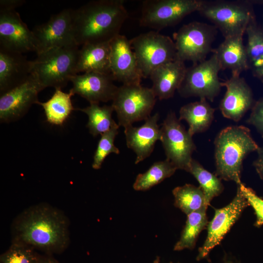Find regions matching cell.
I'll use <instances>...</instances> for the list:
<instances>
[{
  "mask_svg": "<svg viewBox=\"0 0 263 263\" xmlns=\"http://www.w3.org/2000/svg\"><path fill=\"white\" fill-rule=\"evenodd\" d=\"M110 70L114 80L140 84L143 78L130 40L119 34L110 41Z\"/></svg>",
  "mask_w": 263,
  "mask_h": 263,
  "instance_id": "obj_16",
  "label": "cell"
},
{
  "mask_svg": "<svg viewBox=\"0 0 263 263\" xmlns=\"http://www.w3.org/2000/svg\"><path fill=\"white\" fill-rule=\"evenodd\" d=\"M0 49L21 54L36 53L32 30L15 10L0 11Z\"/></svg>",
  "mask_w": 263,
  "mask_h": 263,
  "instance_id": "obj_15",
  "label": "cell"
},
{
  "mask_svg": "<svg viewBox=\"0 0 263 263\" xmlns=\"http://www.w3.org/2000/svg\"><path fill=\"white\" fill-rule=\"evenodd\" d=\"M206 211H195L188 215L186 225L180 240L174 246V250L194 248L199 234L208 225Z\"/></svg>",
  "mask_w": 263,
  "mask_h": 263,
  "instance_id": "obj_30",
  "label": "cell"
},
{
  "mask_svg": "<svg viewBox=\"0 0 263 263\" xmlns=\"http://www.w3.org/2000/svg\"><path fill=\"white\" fill-rule=\"evenodd\" d=\"M74 94L69 91L68 93L63 92L61 89H55L52 96L47 101L37 104L44 110L47 121L55 125H62L68 119L73 110L71 97Z\"/></svg>",
  "mask_w": 263,
  "mask_h": 263,
  "instance_id": "obj_26",
  "label": "cell"
},
{
  "mask_svg": "<svg viewBox=\"0 0 263 263\" xmlns=\"http://www.w3.org/2000/svg\"><path fill=\"white\" fill-rule=\"evenodd\" d=\"M44 88L31 74L23 83L0 94V120L8 123L22 117L38 101V93Z\"/></svg>",
  "mask_w": 263,
  "mask_h": 263,
  "instance_id": "obj_13",
  "label": "cell"
},
{
  "mask_svg": "<svg viewBox=\"0 0 263 263\" xmlns=\"http://www.w3.org/2000/svg\"><path fill=\"white\" fill-rule=\"evenodd\" d=\"M112 74L88 72L76 74L70 79L73 86L70 90L74 95H79L90 104H99L113 100L118 89L113 83Z\"/></svg>",
  "mask_w": 263,
  "mask_h": 263,
  "instance_id": "obj_18",
  "label": "cell"
},
{
  "mask_svg": "<svg viewBox=\"0 0 263 263\" xmlns=\"http://www.w3.org/2000/svg\"><path fill=\"white\" fill-rule=\"evenodd\" d=\"M253 3L261 4L263 6V0H252ZM262 27L263 29V22Z\"/></svg>",
  "mask_w": 263,
  "mask_h": 263,
  "instance_id": "obj_39",
  "label": "cell"
},
{
  "mask_svg": "<svg viewBox=\"0 0 263 263\" xmlns=\"http://www.w3.org/2000/svg\"><path fill=\"white\" fill-rule=\"evenodd\" d=\"M72 10L64 9L34 28L37 54L55 48L78 46L73 33Z\"/></svg>",
  "mask_w": 263,
  "mask_h": 263,
  "instance_id": "obj_12",
  "label": "cell"
},
{
  "mask_svg": "<svg viewBox=\"0 0 263 263\" xmlns=\"http://www.w3.org/2000/svg\"><path fill=\"white\" fill-rule=\"evenodd\" d=\"M222 86L226 90L220 103L221 112L225 118L238 122L256 102L252 89L244 78L237 74H231L222 82Z\"/></svg>",
  "mask_w": 263,
  "mask_h": 263,
  "instance_id": "obj_17",
  "label": "cell"
},
{
  "mask_svg": "<svg viewBox=\"0 0 263 263\" xmlns=\"http://www.w3.org/2000/svg\"><path fill=\"white\" fill-rule=\"evenodd\" d=\"M69 222L60 210L40 204L25 209L12 225V242L48 255L63 251L70 243Z\"/></svg>",
  "mask_w": 263,
  "mask_h": 263,
  "instance_id": "obj_1",
  "label": "cell"
},
{
  "mask_svg": "<svg viewBox=\"0 0 263 263\" xmlns=\"http://www.w3.org/2000/svg\"><path fill=\"white\" fill-rule=\"evenodd\" d=\"M200 0H146L143 1L140 25L157 31L175 25L197 11Z\"/></svg>",
  "mask_w": 263,
  "mask_h": 263,
  "instance_id": "obj_11",
  "label": "cell"
},
{
  "mask_svg": "<svg viewBox=\"0 0 263 263\" xmlns=\"http://www.w3.org/2000/svg\"><path fill=\"white\" fill-rule=\"evenodd\" d=\"M159 116V113H156L147 119L141 126L130 125L124 128L127 146L136 155L135 164L148 157L156 141L160 140L161 130L157 124Z\"/></svg>",
  "mask_w": 263,
  "mask_h": 263,
  "instance_id": "obj_19",
  "label": "cell"
},
{
  "mask_svg": "<svg viewBox=\"0 0 263 263\" xmlns=\"http://www.w3.org/2000/svg\"><path fill=\"white\" fill-rule=\"evenodd\" d=\"M161 138L167 159L170 161L177 169L188 172L192 154L196 146L191 136L175 113L170 111L161 125Z\"/></svg>",
  "mask_w": 263,
  "mask_h": 263,
  "instance_id": "obj_10",
  "label": "cell"
},
{
  "mask_svg": "<svg viewBox=\"0 0 263 263\" xmlns=\"http://www.w3.org/2000/svg\"><path fill=\"white\" fill-rule=\"evenodd\" d=\"M40 255L35 249L24 244L12 242L0 257V263H36Z\"/></svg>",
  "mask_w": 263,
  "mask_h": 263,
  "instance_id": "obj_33",
  "label": "cell"
},
{
  "mask_svg": "<svg viewBox=\"0 0 263 263\" xmlns=\"http://www.w3.org/2000/svg\"><path fill=\"white\" fill-rule=\"evenodd\" d=\"M76 110L86 113L88 117L87 125L89 132L94 137L109 131L115 122L112 118L114 109L112 105L100 106L99 104L90 105Z\"/></svg>",
  "mask_w": 263,
  "mask_h": 263,
  "instance_id": "obj_28",
  "label": "cell"
},
{
  "mask_svg": "<svg viewBox=\"0 0 263 263\" xmlns=\"http://www.w3.org/2000/svg\"><path fill=\"white\" fill-rule=\"evenodd\" d=\"M110 41L87 44L78 51L76 73L96 72L111 74Z\"/></svg>",
  "mask_w": 263,
  "mask_h": 263,
  "instance_id": "obj_23",
  "label": "cell"
},
{
  "mask_svg": "<svg viewBox=\"0 0 263 263\" xmlns=\"http://www.w3.org/2000/svg\"><path fill=\"white\" fill-rule=\"evenodd\" d=\"M248 206L247 200L238 187L236 195L231 203L222 208L215 209L214 216L207 225V235L204 244L199 249L197 260L207 257L212 248L220 243L244 209Z\"/></svg>",
  "mask_w": 263,
  "mask_h": 263,
  "instance_id": "obj_14",
  "label": "cell"
},
{
  "mask_svg": "<svg viewBox=\"0 0 263 263\" xmlns=\"http://www.w3.org/2000/svg\"><path fill=\"white\" fill-rule=\"evenodd\" d=\"M220 70L216 56L213 54L208 59L187 68L177 92L183 97H198L212 102L222 87L219 77Z\"/></svg>",
  "mask_w": 263,
  "mask_h": 263,
  "instance_id": "obj_9",
  "label": "cell"
},
{
  "mask_svg": "<svg viewBox=\"0 0 263 263\" xmlns=\"http://www.w3.org/2000/svg\"><path fill=\"white\" fill-rule=\"evenodd\" d=\"M128 17L123 0L91 1L72 10V30L76 44L111 41Z\"/></svg>",
  "mask_w": 263,
  "mask_h": 263,
  "instance_id": "obj_2",
  "label": "cell"
},
{
  "mask_svg": "<svg viewBox=\"0 0 263 263\" xmlns=\"http://www.w3.org/2000/svg\"><path fill=\"white\" fill-rule=\"evenodd\" d=\"M245 34L248 70L254 77L263 83V29L254 19L248 25Z\"/></svg>",
  "mask_w": 263,
  "mask_h": 263,
  "instance_id": "obj_25",
  "label": "cell"
},
{
  "mask_svg": "<svg viewBox=\"0 0 263 263\" xmlns=\"http://www.w3.org/2000/svg\"><path fill=\"white\" fill-rule=\"evenodd\" d=\"M188 172L196 179L203 190L207 202L209 204L215 197L220 194L224 189L221 179L206 169L198 161L192 159Z\"/></svg>",
  "mask_w": 263,
  "mask_h": 263,
  "instance_id": "obj_31",
  "label": "cell"
},
{
  "mask_svg": "<svg viewBox=\"0 0 263 263\" xmlns=\"http://www.w3.org/2000/svg\"><path fill=\"white\" fill-rule=\"evenodd\" d=\"M177 168L169 160L156 162L145 173L139 174L133 185L136 190L144 191L172 175Z\"/></svg>",
  "mask_w": 263,
  "mask_h": 263,
  "instance_id": "obj_29",
  "label": "cell"
},
{
  "mask_svg": "<svg viewBox=\"0 0 263 263\" xmlns=\"http://www.w3.org/2000/svg\"><path fill=\"white\" fill-rule=\"evenodd\" d=\"M215 109L207 99L191 102L183 106L179 111V120H185L188 125V132L191 135L206 131L214 118Z\"/></svg>",
  "mask_w": 263,
  "mask_h": 263,
  "instance_id": "obj_24",
  "label": "cell"
},
{
  "mask_svg": "<svg viewBox=\"0 0 263 263\" xmlns=\"http://www.w3.org/2000/svg\"><path fill=\"white\" fill-rule=\"evenodd\" d=\"M212 53L218 60L221 70H230L231 74L241 75L248 70L245 45L243 36L238 35L225 38Z\"/></svg>",
  "mask_w": 263,
  "mask_h": 263,
  "instance_id": "obj_22",
  "label": "cell"
},
{
  "mask_svg": "<svg viewBox=\"0 0 263 263\" xmlns=\"http://www.w3.org/2000/svg\"><path fill=\"white\" fill-rule=\"evenodd\" d=\"M217 29L213 25L194 21L184 24L173 34L177 58L196 64L206 59L212 52Z\"/></svg>",
  "mask_w": 263,
  "mask_h": 263,
  "instance_id": "obj_8",
  "label": "cell"
},
{
  "mask_svg": "<svg viewBox=\"0 0 263 263\" xmlns=\"http://www.w3.org/2000/svg\"><path fill=\"white\" fill-rule=\"evenodd\" d=\"M119 126L115 122L107 132L101 135L94 155L92 168L94 169L101 168L106 157L110 153L119 154V149L114 145V141L118 133Z\"/></svg>",
  "mask_w": 263,
  "mask_h": 263,
  "instance_id": "obj_32",
  "label": "cell"
},
{
  "mask_svg": "<svg viewBox=\"0 0 263 263\" xmlns=\"http://www.w3.org/2000/svg\"><path fill=\"white\" fill-rule=\"evenodd\" d=\"M247 123L253 126L263 138V97L256 101Z\"/></svg>",
  "mask_w": 263,
  "mask_h": 263,
  "instance_id": "obj_35",
  "label": "cell"
},
{
  "mask_svg": "<svg viewBox=\"0 0 263 263\" xmlns=\"http://www.w3.org/2000/svg\"><path fill=\"white\" fill-rule=\"evenodd\" d=\"M36 263H59L56 260L47 254L46 256H39Z\"/></svg>",
  "mask_w": 263,
  "mask_h": 263,
  "instance_id": "obj_38",
  "label": "cell"
},
{
  "mask_svg": "<svg viewBox=\"0 0 263 263\" xmlns=\"http://www.w3.org/2000/svg\"><path fill=\"white\" fill-rule=\"evenodd\" d=\"M185 62L176 59L163 64L154 70L150 75L151 89L159 100L173 96L180 87L186 71Z\"/></svg>",
  "mask_w": 263,
  "mask_h": 263,
  "instance_id": "obj_20",
  "label": "cell"
},
{
  "mask_svg": "<svg viewBox=\"0 0 263 263\" xmlns=\"http://www.w3.org/2000/svg\"><path fill=\"white\" fill-rule=\"evenodd\" d=\"M143 78L157 67L177 59L174 42L169 37L150 31L130 40Z\"/></svg>",
  "mask_w": 263,
  "mask_h": 263,
  "instance_id": "obj_6",
  "label": "cell"
},
{
  "mask_svg": "<svg viewBox=\"0 0 263 263\" xmlns=\"http://www.w3.org/2000/svg\"><path fill=\"white\" fill-rule=\"evenodd\" d=\"M112 101L118 124L125 128L151 116L156 97L151 88L141 84H122L118 87Z\"/></svg>",
  "mask_w": 263,
  "mask_h": 263,
  "instance_id": "obj_7",
  "label": "cell"
},
{
  "mask_svg": "<svg viewBox=\"0 0 263 263\" xmlns=\"http://www.w3.org/2000/svg\"><path fill=\"white\" fill-rule=\"evenodd\" d=\"M25 2L24 0H0V11L14 10Z\"/></svg>",
  "mask_w": 263,
  "mask_h": 263,
  "instance_id": "obj_36",
  "label": "cell"
},
{
  "mask_svg": "<svg viewBox=\"0 0 263 263\" xmlns=\"http://www.w3.org/2000/svg\"><path fill=\"white\" fill-rule=\"evenodd\" d=\"M154 263H159V258H157L154 262Z\"/></svg>",
  "mask_w": 263,
  "mask_h": 263,
  "instance_id": "obj_40",
  "label": "cell"
},
{
  "mask_svg": "<svg viewBox=\"0 0 263 263\" xmlns=\"http://www.w3.org/2000/svg\"><path fill=\"white\" fill-rule=\"evenodd\" d=\"M256 151L258 156L253 165L260 178L263 180V147H259Z\"/></svg>",
  "mask_w": 263,
  "mask_h": 263,
  "instance_id": "obj_37",
  "label": "cell"
},
{
  "mask_svg": "<svg viewBox=\"0 0 263 263\" xmlns=\"http://www.w3.org/2000/svg\"><path fill=\"white\" fill-rule=\"evenodd\" d=\"M243 195L247 200L249 205L254 210L256 220L254 225L260 227L263 225V199L258 196L251 188L246 187L243 183L238 185Z\"/></svg>",
  "mask_w": 263,
  "mask_h": 263,
  "instance_id": "obj_34",
  "label": "cell"
},
{
  "mask_svg": "<svg viewBox=\"0 0 263 263\" xmlns=\"http://www.w3.org/2000/svg\"><path fill=\"white\" fill-rule=\"evenodd\" d=\"M175 206L187 215L195 211L207 210L208 204L200 187L186 184L172 190Z\"/></svg>",
  "mask_w": 263,
  "mask_h": 263,
  "instance_id": "obj_27",
  "label": "cell"
},
{
  "mask_svg": "<svg viewBox=\"0 0 263 263\" xmlns=\"http://www.w3.org/2000/svg\"><path fill=\"white\" fill-rule=\"evenodd\" d=\"M30 75V60L26 56L0 49V94L23 83Z\"/></svg>",
  "mask_w": 263,
  "mask_h": 263,
  "instance_id": "obj_21",
  "label": "cell"
},
{
  "mask_svg": "<svg viewBox=\"0 0 263 263\" xmlns=\"http://www.w3.org/2000/svg\"><path fill=\"white\" fill-rule=\"evenodd\" d=\"M216 175L221 179L241 184L243 162L247 155L256 151L259 146L250 130L243 125L222 130L214 140Z\"/></svg>",
  "mask_w": 263,
  "mask_h": 263,
  "instance_id": "obj_3",
  "label": "cell"
},
{
  "mask_svg": "<svg viewBox=\"0 0 263 263\" xmlns=\"http://www.w3.org/2000/svg\"><path fill=\"white\" fill-rule=\"evenodd\" d=\"M252 0H200L197 12L210 20L224 38L245 33L256 17Z\"/></svg>",
  "mask_w": 263,
  "mask_h": 263,
  "instance_id": "obj_5",
  "label": "cell"
},
{
  "mask_svg": "<svg viewBox=\"0 0 263 263\" xmlns=\"http://www.w3.org/2000/svg\"><path fill=\"white\" fill-rule=\"evenodd\" d=\"M78 46L55 48L37 54L30 60L31 74L44 89H61L76 73Z\"/></svg>",
  "mask_w": 263,
  "mask_h": 263,
  "instance_id": "obj_4",
  "label": "cell"
}]
</instances>
